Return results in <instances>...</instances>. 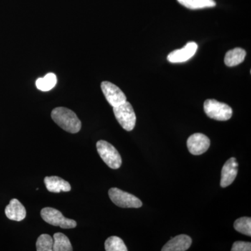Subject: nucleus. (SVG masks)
I'll use <instances>...</instances> for the list:
<instances>
[{"instance_id":"f257e3e1","label":"nucleus","mask_w":251,"mask_h":251,"mask_svg":"<svg viewBox=\"0 0 251 251\" xmlns=\"http://www.w3.org/2000/svg\"><path fill=\"white\" fill-rule=\"evenodd\" d=\"M52 120L63 130L71 133H78L81 129L82 124L76 114L70 109L58 107L51 112Z\"/></svg>"},{"instance_id":"f03ea898","label":"nucleus","mask_w":251,"mask_h":251,"mask_svg":"<svg viewBox=\"0 0 251 251\" xmlns=\"http://www.w3.org/2000/svg\"><path fill=\"white\" fill-rule=\"evenodd\" d=\"M97 148L99 156L107 166L114 170L119 169L121 167L122 157L111 144L105 140H99L97 143Z\"/></svg>"},{"instance_id":"7ed1b4c3","label":"nucleus","mask_w":251,"mask_h":251,"mask_svg":"<svg viewBox=\"0 0 251 251\" xmlns=\"http://www.w3.org/2000/svg\"><path fill=\"white\" fill-rule=\"evenodd\" d=\"M204 110L209 118L217 121H227L232 116V109L226 103L215 99H207L204 103Z\"/></svg>"},{"instance_id":"20e7f679","label":"nucleus","mask_w":251,"mask_h":251,"mask_svg":"<svg viewBox=\"0 0 251 251\" xmlns=\"http://www.w3.org/2000/svg\"><path fill=\"white\" fill-rule=\"evenodd\" d=\"M113 112L117 122L124 129L130 131L134 128L136 123V116L129 102L126 101L118 106L114 107Z\"/></svg>"},{"instance_id":"39448f33","label":"nucleus","mask_w":251,"mask_h":251,"mask_svg":"<svg viewBox=\"0 0 251 251\" xmlns=\"http://www.w3.org/2000/svg\"><path fill=\"white\" fill-rule=\"evenodd\" d=\"M41 216L48 224L53 226H59L62 228H75L77 226V223L74 220L67 219L60 211L54 208H44L41 211Z\"/></svg>"},{"instance_id":"423d86ee","label":"nucleus","mask_w":251,"mask_h":251,"mask_svg":"<svg viewBox=\"0 0 251 251\" xmlns=\"http://www.w3.org/2000/svg\"><path fill=\"white\" fill-rule=\"evenodd\" d=\"M108 195L112 202L120 207L140 208L143 206V203L138 198L117 188H110Z\"/></svg>"},{"instance_id":"0eeeda50","label":"nucleus","mask_w":251,"mask_h":251,"mask_svg":"<svg viewBox=\"0 0 251 251\" xmlns=\"http://www.w3.org/2000/svg\"><path fill=\"white\" fill-rule=\"evenodd\" d=\"M100 87L107 101L113 108L126 101V97L125 93L112 82L103 81L101 82Z\"/></svg>"},{"instance_id":"6e6552de","label":"nucleus","mask_w":251,"mask_h":251,"mask_svg":"<svg viewBox=\"0 0 251 251\" xmlns=\"http://www.w3.org/2000/svg\"><path fill=\"white\" fill-rule=\"evenodd\" d=\"M210 147V140L202 133H195L187 140V148L193 155H201L207 151Z\"/></svg>"},{"instance_id":"1a4fd4ad","label":"nucleus","mask_w":251,"mask_h":251,"mask_svg":"<svg viewBox=\"0 0 251 251\" xmlns=\"http://www.w3.org/2000/svg\"><path fill=\"white\" fill-rule=\"evenodd\" d=\"M198 44L196 42H188L183 49L175 50L168 54V62L171 63H182L186 62L193 57L198 50Z\"/></svg>"},{"instance_id":"9d476101","label":"nucleus","mask_w":251,"mask_h":251,"mask_svg":"<svg viewBox=\"0 0 251 251\" xmlns=\"http://www.w3.org/2000/svg\"><path fill=\"white\" fill-rule=\"evenodd\" d=\"M238 173V163L235 158H230L226 161L221 172V186L227 187L232 184L237 177Z\"/></svg>"},{"instance_id":"9b49d317","label":"nucleus","mask_w":251,"mask_h":251,"mask_svg":"<svg viewBox=\"0 0 251 251\" xmlns=\"http://www.w3.org/2000/svg\"><path fill=\"white\" fill-rule=\"evenodd\" d=\"M192 244V239L186 234H180L171 239L162 251H187Z\"/></svg>"},{"instance_id":"f8f14e48","label":"nucleus","mask_w":251,"mask_h":251,"mask_svg":"<svg viewBox=\"0 0 251 251\" xmlns=\"http://www.w3.org/2000/svg\"><path fill=\"white\" fill-rule=\"evenodd\" d=\"M26 209L17 199H12L5 209V214L11 221H21L25 219Z\"/></svg>"},{"instance_id":"ddd939ff","label":"nucleus","mask_w":251,"mask_h":251,"mask_svg":"<svg viewBox=\"0 0 251 251\" xmlns=\"http://www.w3.org/2000/svg\"><path fill=\"white\" fill-rule=\"evenodd\" d=\"M44 183L50 192H69L72 190L70 184L59 176H46L44 179Z\"/></svg>"},{"instance_id":"4468645a","label":"nucleus","mask_w":251,"mask_h":251,"mask_svg":"<svg viewBox=\"0 0 251 251\" xmlns=\"http://www.w3.org/2000/svg\"><path fill=\"white\" fill-rule=\"evenodd\" d=\"M246 55H247V52L245 50L241 48L230 50L225 56V64L229 67H235L244 62Z\"/></svg>"},{"instance_id":"2eb2a0df","label":"nucleus","mask_w":251,"mask_h":251,"mask_svg":"<svg viewBox=\"0 0 251 251\" xmlns=\"http://www.w3.org/2000/svg\"><path fill=\"white\" fill-rule=\"evenodd\" d=\"M57 82V76L53 73H49L44 77H39L36 81L38 90L42 92H49L52 90Z\"/></svg>"},{"instance_id":"dca6fc26","label":"nucleus","mask_w":251,"mask_h":251,"mask_svg":"<svg viewBox=\"0 0 251 251\" xmlns=\"http://www.w3.org/2000/svg\"><path fill=\"white\" fill-rule=\"evenodd\" d=\"M178 2L187 9L196 10L216 6L214 0H177Z\"/></svg>"},{"instance_id":"f3484780","label":"nucleus","mask_w":251,"mask_h":251,"mask_svg":"<svg viewBox=\"0 0 251 251\" xmlns=\"http://www.w3.org/2000/svg\"><path fill=\"white\" fill-rule=\"evenodd\" d=\"M54 251H72L73 247L69 238L63 233L57 232L53 235Z\"/></svg>"},{"instance_id":"a211bd4d","label":"nucleus","mask_w":251,"mask_h":251,"mask_svg":"<svg viewBox=\"0 0 251 251\" xmlns=\"http://www.w3.org/2000/svg\"><path fill=\"white\" fill-rule=\"evenodd\" d=\"M105 249L106 251H127L125 242L121 238L112 236L108 238L105 242Z\"/></svg>"},{"instance_id":"6ab92c4d","label":"nucleus","mask_w":251,"mask_h":251,"mask_svg":"<svg viewBox=\"0 0 251 251\" xmlns=\"http://www.w3.org/2000/svg\"><path fill=\"white\" fill-rule=\"evenodd\" d=\"M36 247L38 251H52L53 238L49 234H41L36 241Z\"/></svg>"},{"instance_id":"aec40b11","label":"nucleus","mask_w":251,"mask_h":251,"mask_svg":"<svg viewBox=\"0 0 251 251\" xmlns=\"http://www.w3.org/2000/svg\"><path fill=\"white\" fill-rule=\"evenodd\" d=\"M234 227L237 232L245 235L251 236V219L250 217H242L236 220Z\"/></svg>"},{"instance_id":"412c9836","label":"nucleus","mask_w":251,"mask_h":251,"mask_svg":"<svg viewBox=\"0 0 251 251\" xmlns=\"http://www.w3.org/2000/svg\"><path fill=\"white\" fill-rule=\"evenodd\" d=\"M232 251H251V242H236L232 246Z\"/></svg>"}]
</instances>
